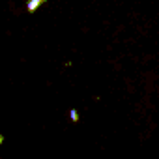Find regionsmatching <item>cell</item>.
<instances>
[{
	"label": "cell",
	"mask_w": 159,
	"mask_h": 159,
	"mask_svg": "<svg viewBox=\"0 0 159 159\" xmlns=\"http://www.w3.org/2000/svg\"><path fill=\"white\" fill-rule=\"evenodd\" d=\"M43 2H47V0H28L26 8H28V11H30V13H34V11H36V10L43 4Z\"/></svg>",
	"instance_id": "6da1fadb"
},
{
	"label": "cell",
	"mask_w": 159,
	"mask_h": 159,
	"mask_svg": "<svg viewBox=\"0 0 159 159\" xmlns=\"http://www.w3.org/2000/svg\"><path fill=\"white\" fill-rule=\"evenodd\" d=\"M69 118H71L73 122H79V112H77L75 109H71V111H69Z\"/></svg>",
	"instance_id": "7a4b0ae2"
}]
</instances>
